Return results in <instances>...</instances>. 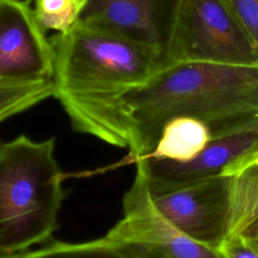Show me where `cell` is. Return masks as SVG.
<instances>
[{"mask_svg": "<svg viewBox=\"0 0 258 258\" xmlns=\"http://www.w3.org/2000/svg\"><path fill=\"white\" fill-rule=\"evenodd\" d=\"M30 0H0V123L55 94V54Z\"/></svg>", "mask_w": 258, "mask_h": 258, "instance_id": "4", "label": "cell"}, {"mask_svg": "<svg viewBox=\"0 0 258 258\" xmlns=\"http://www.w3.org/2000/svg\"><path fill=\"white\" fill-rule=\"evenodd\" d=\"M55 54V94L76 131L128 147L121 99L166 67L164 57L118 34L79 23L50 38Z\"/></svg>", "mask_w": 258, "mask_h": 258, "instance_id": "1", "label": "cell"}, {"mask_svg": "<svg viewBox=\"0 0 258 258\" xmlns=\"http://www.w3.org/2000/svg\"><path fill=\"white\" fill-rule=\"evenodd\" d=\"M218 250L225 258H258V253L248 246L240 236L226 238Z\"/></svg>", "mask_w": 258, "mask_h": 258, "instance_id": "15", "label": "cell"}, {"mask_svg": "<svg viewBox=\"0 0 258 258\" xmlns=\"http://www.w3.org/2000/svg\"><path fill=\"white\" fill-rule=\"evenodd\" d=\"M258 149V118L214 137L194 159L177 162L149 157L134 161L149 189L177 188L216 177L231 164Z\"/></svg>", "mask_w": 258, "mask_h": 258, "instance_id": "8", "label": "cell"}, {"mask_svg": "<svg viewBox=\"0 0 258 258\" xmlns=\"http://www.w3.org/2000/svg\"><path fill=\"white\" fill-rule=\"evenodd\" d=\"M258 219V165L232 176L227 238L238 236Z\"/></svg>", "mask_w": 258, "mask_h": 258, "instance_id": "12", "label": "cell"}, {"mask_svg": "<svg viewBox=\"0 0 258 258\" xmlns=\"http://www.w3.org/2000/svg\"><path fill=\"white\" fill-rule=\"evenodd\" d=\"M251 165H258V149L252 153L247 154L243 158L237 160L230 166H228L223 172L222 176H234Z\"/></svg>", "mask_w": 258, "mask_h": 258, "instance_id": "16", "label": "cell"}, {"mask_svg": "<svg viewBox=\"0 0 258 258\" xmlns=\"http://www.w3.org/2000/svg\"><path fill=\"white\" fill-rule=\"evenodd\" d=\"M0 258H136L126 248L106 236L84 242L51 239L37 248L14 254H0Z\"/></svg>", "mask_w": 258, "mask_h": 258, "instance_id": "11", "label": "cell"}, {"mask_svg": "<svg viewBox=\"0 0 258 258\" xmlns=\"http://www.w3.org/2000/svg\"><path fill=\"white\" fill-rule=\"evenodd\" d=\"M89 0H35L33 14L43 31L66 34L79 23Z\"/></svg>", "mask_w": 258, "mask_h": 258, "instance_id": "13", "label": "cell"}, {"mask_svg": "<svg viewBox=\"0 0 258 258\" xmlns=\"http://www.w3.org/2000/svg\"><path fill=\"white\" fill-rule=\"evenodd\" d=\"M54 145V138L34 141L24 134L0 142V254L53 239L68 196Z\"/></svg>", "mask_w": 258, "mask_h": 258, "instance_id": "3", "label": "cell"}, {"mask_svg": "<svg viewBox=\"0 0 258 258\" xmlns=\"http://www.w3.org/2000/svg\"><path fill=\"white\" fill-rule=\"evenodd\" d=\"M181 0H89L80 22L143 44L166 62Z\"/></svg>", "mask_w": 258, "mask_h": 258, "instance_id": "9", "label": "cell"}, {"mask_svg": "<svg viewBox=\"0 0 258 258\" xmlns=\"http://www.w3.org/2000/svg\"><path fill=\"white\" fill-rule=\"evenodd\" d=\"M238 236H240L248 246L258 253V219L245 228Z\"/></svg>", "mask_w": 258, "mask_h": 258, "instance_id": "17", "label": "cell"}, {"mask_svg": "<svg viewBox=\"0 0 258 258\" xmlns=\"http://www.w3.org/2000/svg\"><path fill=\"white\" fill-rule=\"evenodd\" d=\"M258 46V0H223Z\"/></svg>", "mask_w": 258, "mask_h": 258, "instance_id": "14", "label": "cell"}, {"mask_svg": "<svg viewBox=\"0 0 258 258\" xmlns=\"http://www.w3.org/2000/svg\"><path fill=\"white\" fill-rule=\"evenodd\" d=\"M232 176H216L191 185L149 189L156 211L176 230L218 249L227 238Z\"/></svg>", "mask_w": 258, "mask_h": 258, "instance_id": "7", "label": "cell"}, {"mask_svg": "<svg viewBox=\"0 0 258 258\" xmlns=\"http://www.w3.org/2000/svg\"><path fill=\"white\" fill-rule=\"evenodd\" d=\"M214 136L213 127L202 119L172 117L163 123L152 150L143 157L186 162L198 156Z\"/></svg>", "mask_w": 258, "mask_h": 258, "instance_id": "10", "label": "cell"}, {"mask_svg": "<svg viewBox=\"0 0 258 258\" xmlns=\"http://www.w3.org/2000/svg\"><path fill=\"white\" fill-rule=\"evenodd\" d=\"M136 258H225L214 248L188 238L169 224L154 208L143 173L123 198V216L105 235Z\"/></svg>", "mask_w": 258, "mask_h": 258, "instance_id": "6", "label": "cell"}, {"mask_svg": "<svg viewBox=\"0 0 258 258\" xmlns=\"http://www.w3.org/2000/svg\"><path fill=\"white\" fill-rule=\"evenodd\" d=\"M120 116L132 162L152 150L172 117L202 119L219 136L258 118V66L168 64L121 99Z\"/></svg>", "mask_w": 258, "mask_h": 258, "instance_id": "2", "label": "cell"}, {"mask_svg": "<svg viewBox=\"0 0 258 258\" xmlns=\"http://www.w3.org/2000/svg\"><path fill=\"white\" fill-rule=\"evenodd\" d=\"M201 61L258 66V46L223 0H181L166 66Z\"/></svg>", "mask_w": 258, "mask_h": 258, "instance_id": "5", "label": "cell"}]
</instances>
